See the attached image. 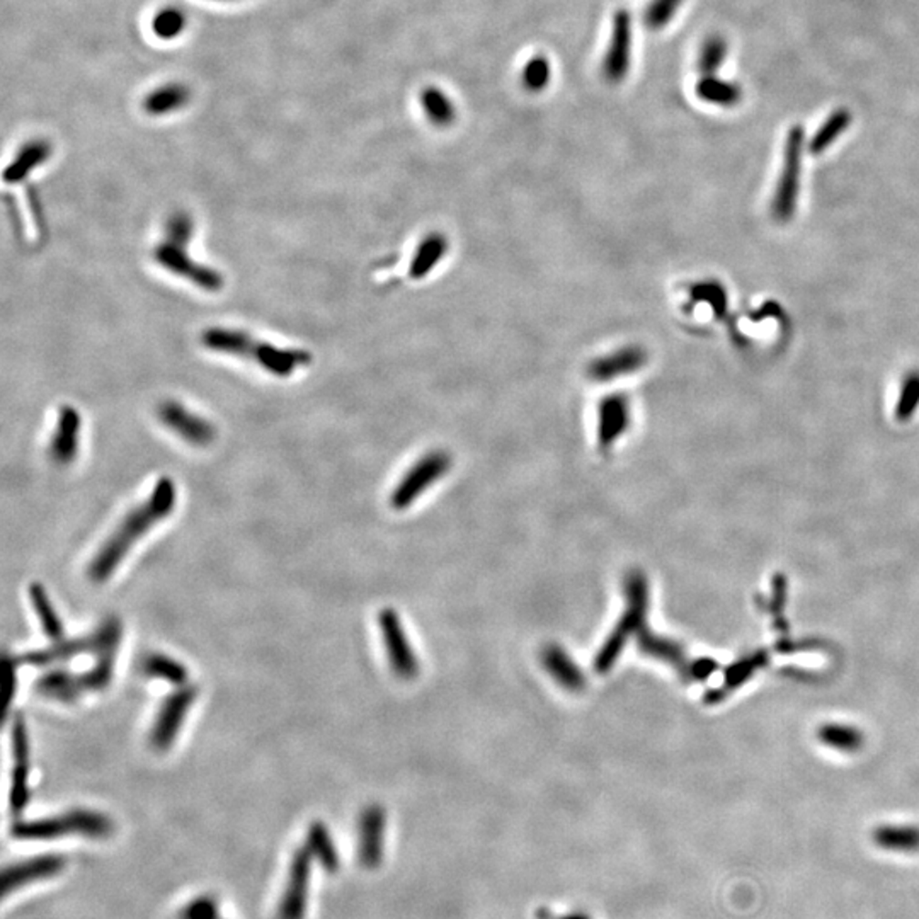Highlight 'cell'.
<instances>
[{
	"instance_id": "ab89813d",
	"label": "cell",
	"mask_w": 919,
	"mask_h": 919,
	"mask_svg": "<svg viewBox=\"0 0 919 919\" xmlns=\"http://www.w3.org/2000/svg\"><path fill=\"white\" fill-rule=\"evenodd\" d=\"M681 4H683V0H652L647 14H645V23L654 31L663 29L664 26H667L673 21Z\"/></svg>"
},
{
	"instance_id": "e0dca14e",
	"label": "cell",
	"mask_w": 919,
	"mask_h": 919,
	"mask_svg": "<svg viewBox=\"0 0 919 919\" xmlns=\"http://www.w3.org/2000/svg\"><path fill=\"white\" fill-rule=\"evenodd\" d=\"M632 60V17L626 11H618L613 17L612 39L610 48L604 58V76L618 84L622 82L630 70Z\"/></svg>"
},
{
	"instance_id": "d6986e66",
	"label": "cell",
	"mask_w": 919,
	"mask_h": 919,
	"mask_svg": "<svg viewBox=\"0 0 919 919\" xmlns=\"http://www.w3.org/2000/svg\"><path fill=\"white\" fill-rule=\"evenodd\" d=\"M39 697L55 702L74 703L86 695L80 681V673H72L64 667H53L43 673L35 683Z\"/></svg>"
},
{
	"instance_id": "9c48e42d",
	"label": "cell",
	"mask_w": 919,
	"mask_h": 919,
	"mask_svg": "<svg viewBox=\"0 0 919 919\" xmlns=\"http://www.w3.org/2000/svg\"><path fill=\"white\" fill-rule=\"evenodd\" d=\"M196 697H198L196 687L184 685L169 693L164 702L160 703L149 736L150 746L155 751L166 753L170 749V746L178 739L179 732L191 710L192 703L196 702Z\"/></svg>"
},
{
	"instance_id": "2e32d148",
	"label": "cell",
	"mask_w": 919,
	"mask_h": 919,
	"mask_svg": "<svg viewBox=\"0 0 919 919\" xmlns=\"http://www.w3.org/2000/svg\"><path fill=\"white\" fill-rule=\"evenodd\" d=\"M67 860L62 855L33 856L4 868L2 872V895L14 893L31 882L51 879L64 872Z\"/></svg>"
},
{
	"instance_id": "6da1fadb",
	"label": "cell",
	"mask_w": 919,
	"mask_h": 919,
	"mask_svg": "<svg viewBox=\"0 0 919 919\" xmlns=\"http://www.w3.org/2000/svg\"><path fill=\"white\" fill-rule=\"evenodd\" d=\"M178 490L172 479L160 477L153 485L152 494L139 508L128 512L116 526L89 565V577L94 583H104L115 574L118 565L125 561L129 550L152 530L155 524L164 521L176 508Z\"/></svg>"
},
{
	"instance_id": "d6a6232c",
	"label": "cell",
	"mask_w": 919,
	"mask_h": 919,
	"mask_svg": "<svg viewBox=\"0 0 919 919\" xmlns=\"http://www.w3.org/2000/svg\"><path fill=\"white\" fill-rule=\"evenodd\" d=\"M728 55V39L720 35H710L703 41L702 50L698 55V70L702 77L717 76L718 68L726 64Z\"/></svg>"
},
{
	"instance_id": "ee69618b",
	"label": "cell",
	"mask_w": 919,
	"mask_h": 919,
	"mask_svg": "<svg viewBox=\"0 0 919 919\" xmlns=\"http://www.w3.org/2000/svg\"><path fill=\"white\" fill-rule=\"evenodd\" d=\"M717 669V664L712 659H700L697 663H691L688 671V679H705L710 676Z\"/></svg>"
},
{
	"instance_id": "8d00e7d4",
	"label": "cell",
	"mask_w": 919,
	"mask_h": 919,
	"mask_svg": "<svg viewBox=\"0 0 919 919\" xmlns=\"http://www.w3.org/2000/svg\"><path fill=\"white\" fill-rule=\"evenodd\" d=\"M153 33L160 39H174L186 27V15L176 7H166L159 11L152 21Z\"/></svg>"
},
{
	"instance_id": "60d3db41",
	"label": "cell",
	"mask_w": 919,
	"mask_h": 919,
	"mask_svg": "<svg viewBox=\"0 0 919 919\" xmlns=\"http://www.w3.org/2000/svg\"><path fill=\"white\" fill-rule=\"evenodd\" d=\"M179 919H223L218 913V904L212 895H200L182 907Z\"/></svg>"
},
{
	"instance_id": "f1b7e54d",
	"label": "cell",
	"mask_w": 919,
	"mask_h": 919,
	"mask_svg": "<svg viewBox=\"0 0 919 919\" xmlns=\"http://www.w3.org/2000/svg\"><path fill=\"white\" fill-rule=\"evenodd\" d=\"M873 842L893 853H918L919 826H881L873 831Z\"/></svg>"
},
{
	"instance_id": "603a6c76",
	"label": "cell",
	"mask_w": 919,
	"mask_h": 919,
	"mask_svg": "<svg viewBox=\"0 0 919 919\" xmlns=\"http://www.w3.org/2000/svg\"><path fill=\"white\" fill-rule=\"evenodd\" d=\"M50 155L51 147L48 141H27L14 157L9 167L4 170V181L9 184H17L25 181L36 167L43 166Z\"/></svg>"
},
{
	"instance_id": "7c38bea8",
	"label": "cell",
	"mask_w": 919,
	"mask_h": 919,
	"mask_svg": "<svg viewBox=\"0 0 919 919\" xmlns=\"http://www.w3.org/2000/svg\"><path fill=\"white\" fill-rule=\"evenodd\" d=\"M647 365V351L637 345L622 346L589 361L586 377L593 383H610L632 377Z\"/></svg>"
},
{
	"instance_id": "bcb514c9",
	"label": "cell",
	"mask_w": 919,
	"mask_h": 919,
	"mask_svg": "<svg viewBox=\"0 0 919 919\" xmlns=\"http://www.w3.org/2000/svg\"><path fill=\"white\" fill-rule=\"evenodd\" d=\"M222 2H223V0H222Z\"/></svg>"
},
{
	"instance_id": "1f68e13d",
	"label": "cell",
	"mask_w": 919,
	"mask_h": 919,
	"mask_svg": "<svg viewBox=\"0 0 919 919\" xmlns=\"http://www.w3.org/2000/svg\"><path fill=\"white\" fill-rule=\"evenodd\" d=\"M116 656L118 647L108 649L96 656V664L90 667L89 671L80 673V681L86 693L89 691H102L111 685V679L115 676Z\"/></svg>"
},
{
	"instance_id": "836d02e7",
	"label": "cell",
	"mask_w": 919,
	"mask_h": 919,
	"mask_svg": "<svg viewBox=\"0 0 919 919\" xmlns=\"http://www.w3.org/2000/svg\"><path fill=\"white\" fill-rule=\"evenodd\" d=\"M29 773L31 761H14L11 791H9V805L14 816H21L29 804Z\"/></svg>"
},
{
	"instance_id": "3957f363",
	"label": "cell",
	"mask_w": 919,
	"mask_h": 919,
	"mask_svg": "<svg viewBox=\"0 0 919 919\" xmlns=\"http://www.w3.org/2000/svg\"><path fill=\"white\" fill-rule=\"evenodd\" d=\"M192 233L194 222L188 213L178 212L170 215L166 223V237L153 249V259L159 266L191 281L204 292H220L223 288V276L220 271L196 263L186 251L188 243H191Z\"/></svg>"
},
{
	"instance_id": "74e56055",
	"label": "cell",
	"mask_w": 919,
	"mask_h": 919,
	"mask_svg": "<svg viewBox=\"0 0 919 919\" xmlns=\"http://www.w3.org/2000/svg\"><path fill=\"white\" fill-rule=\"evenodd\" d=\"M821 740L840 751H856L862 746V734L852 728L826 726L821 728Z\"/></svg>"
},
{
	"instance_id": "8992f818",
	"label": "cell",
	"mask_w": 919,
	"mask_h": 919,
	"mask_svg": "<svg viewBox=\"0 0 919 919\" xmlns=\"http://www.w3.org/2000/svg\"><path fill=\"white\" fill-rule=\"evenodd\" d=\"M123 628L118 618H108L98 626V630L90 632L84 637L60 638L51 645L38 651H31L21 657V663L35 666V667H50L55 664H64L74 661L77 657L90 654L99 656L101 652L119 647Z\"/></svg>"
},
{
	"instance_id": "cb8c5ba5",
	"label": "cell",
	"mask_w": 919,
	"mask_h": 919,
	"mask_svg": "<svg viewBox=\"0 0 919 919\" xmlns=\"http://www.w3.org/2000/svg\"><path fill=\"white\" fill-rule=\"evenodd\" d=\"M305 846L308 848L312 858L325 872L336 873L339 870V867H341V858H339V853H337L336 842L332 840L331 831H329V828L324 822L315 821V822H312L308 826Z\"/></svg>"
},
{
	"instance_id": "30bf717a",
	"label": "cell",
	"mask_w": 919,
	"mask_h": 919,
	"mask_svg": "<svg viewBox=\"0 0 919 919\" xmlns=\"http://www.w3.org/2000/svg\"><path fill=\"white\" fill-rule=\"evenodd\" d=\"M634 421L632 400L625 394H610L601 398L596 408V439L603 453L612 448L630 431Z\"/></svg>"
},
{
	"instance_id": "7a4b0ae2",
	"label": "cell",
	"mask_w": 919,
	"mask_h": 919,
	"mask_svg": "<svg viewBox=\"0 0 919 919\" xmlns=\"http://www.w3.org/2000/svg\"><path fill=\"white\" fill-rule=\"evenodd\" d=\"M201 345L215 353L249 359L263 370L280 378H286L296 368L312 363V355L308 351L269 345L266 341H257L251 334L237 329H206L201 334Z\"/></svg>"
},
{
	"instance_id": "52a82bcc",
	"label": "cell",
	"mask_w": 919,
	"mask_h": 919,
	"mask_svg": "<svg viewBox=\"0 0 919 919\" xmlns=\"http://www.w3.org/2000/svg\"><path fill=\"white\" fill-rule=\"evenodd\" d=\"M805 129L800 125H793L787 133L783 149V167L780 172L779 184L771 201V215L779 223L790 222L799 200L802 157H804Z\"/></svg>"
},
{
	"instance_id": "d590c367",
	"label": "cell",
	"mask_w": 919,
	"mask_h": 919,
	"mask_svg": "<svg viewBox=\"0 0 919 919\" xmlns=\"http://www.w3.org/2000/svg\"><path fill=\"white\" fill-rule=\"evenodd\" d=\"M689 294L693 300L710 306L717 317H722L728 310V294H726L724 286L717 281L697 283V284H693Z\"/></svg>"
},
{
	"instance_id": "83f0119b",
	"label": "cell",
	"mask_w": 919,
	"mask_h": 919,
	"mask_svg": "<svg viewBox=\"0 0 919 919\" xmlns=\"http://www.w3.org/2000/svg\"><path fill=\"white\" fill-rule=\"evenodd\" d=\"M697 96L708 104L720 108H732L742 101V88L738 82H732L728 78L705 76L697 84Z\"/></svg>"
},
{
	"instance_id": "484cf974",
	"label": "cell",
	"mask_w": 919,
	"mask_h": 919,
	"mask_svg": "<svg viewBox=\"0 0 919 919\" xmlns=\"http://www.w3.org/2000/svg\"><path fill=\"white\" fill-rule=\"evenodd\" d=\"M27 594H29V600H31V604H33V610H35L36 616H38L43 634L50 638V640H53V642L64 638V622H62V618L58 616V613L55 610V606H53V603H51L50 596H48L45 586L39 584V583H33L29 586V589H27Z\"/></svg>"
},
{
	"instance_id": "f546056e",
	"label": "cell",
	"mask_w": 919,
	"mask_h": 919,
	"mask_svg": "<svg viewBox=\"0 0 919 919\" xmlns=\"http://www.w3.org/2000/svg\"><path fill=\"white\" fill-rule=\"evenodd\" d=\"M852 121L853 116L848 108H838L836 111H832L814 133L812 140L809 141V152L812 155L826 152L831 145L840 139V135L850 128Z\"/></svg>"
},
{
	"instance_id": "4316f807",
	"label": "cell",
	"mask_w": 919,
	"mask_h": 919,
	"mask_svg": "<svg viewBox=\"0 0 919 919\" xmlns=\"http://www.w3.org/2000/svg\"><path fill=\"white\" fill-rule=\"evenodd\" d=\"M188 101L190 89L184 84L170 82L152 90L143 101V109L152 116L170 115L186 106Z\"/></svg>"
},
{
	"instance_id": "7402d4cb",
	"label": "cell",
	"mask_w": 919,
	"mask_h": 919,
	"mask_svg": "<svg viewBox=\"0 0 919 919\" xmlns=\"http://www.w3.org/2000/svg\"><path fill=\"white\" fill-rule=\"evenodd\" d=\"M542 664L561 687L571 691H581L586 687V677L579 666L569 657L561 645L550 644L542 651Z\"/></svg>"
},
{
	"instance_id": "5b68a950",
	"label": "cell",
	"mask_w": 919,
	"mask_h": 919,
	"mask_svg": "<svg viewBox=\"0 0 919 919\" xmlns=\"http://www.w3.org/2000/svg\"><path fill=\"white\" fill-rule=\"evenodd\" d=\"M626 610L620 618L618 625L614 626L610 637L606 638L594 659V671L598 675H606L612 671L613 666L624 651L628 638L637 635L644 626L645 612L649 604V584L645 575L640 571H630L625 577Z\"/></svg>"
},
{
	"instance_id": "ba28073f",
	"label": "cell",
	"mask_w": 919,
	"mask_h": 919,
	"mask_svg": "<svg viewBox=\"0 0 919 919\" xmlns=\"http://www.w3.org/2000/svg\"><path fill=\"white\" fill-rule=\"evenodd\" d=\"M451 457L443 449H433L422 455L397 484L390 496V506L397 511L408 510L431 485L443 479L451 469Z\"/></svg>"
},
{
	"instance_id": "8fae6325",
	"label": "cell",
	"mask_w": 919,
	"mask_h": 919,
	"mask_svg": "<svg viewBox=\"0 0 919 919\" xmlns=\"http://www.w3.org/2000/svg\"><path fill=\"white\" fill-rule=\"evenodd\" d=\"M378 626L382 632L383 644L388 656V663L397 676L412 679L419 673V663L408 644L406 632L398 614L390 608L378 613Z\"/></svg>"
},
{
	"instance_id": "e575fe53",
	"label": "cell",
	"mask_w": 919,
	"mask_h": 919,
	"mask_svg": "<svg viewBox=\"0 0 919 919\" xmlns=\"http://www.w3.org/2000/svg\"><path fill=\"white\" fill-rule=\"evenodd\" d=\"M919 408V371H913L909 373L906 378H904V383H903V388H901V394H899V400L895 404V419L899 422H907L911 418H914V414L918 412Z\"/></svg>"
},
{
	"instance_id": "ffe728a7",
	"label": "cell",
	"mask_w": 919,
	"mask_h": 919,
	"mask_svg": "<svg viewBox=\"0 0 919 919\" xmlns=\"http://www.w3.org/2000/svg\"><path fill=\"white\" fill-rule=\"evenodd\" d=\"M448 251H449V245H448V239L443 233L433 232L429 235H426L414 251L410 266H408V278L414 281L426 280L434 269L443 263Z\"/></svg>"
},
{
	"instance_id": "f6af8a7d",
	"label": "cell",
	"mask_w": 919,
	"mask_h": 919,
	"mask_svg": "<svg viewBox=\"0 0 919 919\" xmlns=\"http://www.w3.org/2000/svg\"><path fill=\"white\" fill-rule=\"evenodd\" d=\"M536 919H593L586 913L583 911H573L569 914H562V916H557L553 914V911H550L549 907H540L536 909L535 913Z\"/></svg>"
},
{
	"instance_id": "d4e9b609",
	"label": "cell",
	"mask_w": 919,
	"mask_h": 919,
	"mask_svg": "<svg viewBox=\"0 0 919 919\" xmlns=\"http://www.w3.org/2000/svg\"><path fill=\"white\" fill-rule=\"evenodd\" d=\"M140 669L145 676L166 681L174 688L188 685V679H190V673L184 664L179 663L178 659H174L167 654H160V652L147 654L141 659Z\"/></svg>"
},
{
	"instance_id": "4dcf8cb0",
	"label": "cell",
	"mask_w": 919,
	"mask_h": 919,
	"mask_svg": "<svg viewBox=\"0 0 919 919\" xmlns=\"http://www.w3.org/2000/svg\"><path fill=\"white\" fill-rule=\"evenodd\" d=\"M421 104L424 113L436 127H449L457 118L455 104L438 88H428L424 90L421 94Z\"/></svg>"
},
{
	"instance_id": "44dd1931",
	"label": "cell",
	"mask_w": 919,
	"mask_h": 919,
	"mask_svg": "<svg viewBox=\"0 0 919 919\" xmlns=\"http://www.w3.org/2000/svg\"><path fill=\"white\" fill-rule=\"evenodd\" d=\"M635 637H637L638 651L645 654V656H651V657H656L659 661L675 666L683 676L688 677L689 666L691 664L688 663L683 647L679 644H676L675 640L659 637V635L652 634L651 630L645 625L640 628V632H638Z\"/></svg>"
},
{
	"instance_id": "b9f144b4",
	"label": "cell",
	"mask_w": 919,
	"mask_h": 919,
	"mask_svg": "<svg viewBox=\"0 0 919 919\" xmlns=\"http://www.w3.org/2000/svg\"><path fill=\"white\" fill-rule=\"evenodd\" d=\"M11 739H13L14 761H31L27 728H26L25 720L21 717L14 718Z\"/></svg>"
},
{
	"instance_id": "ac0fdd59",
	"label": "cell",
	"mask_w": 919,
	"mask_h": 919,
	"mask_svg": "<svg viewBox=\"0 0 919 919\" xmlns=\"http://www.w3.org/2000/svg\"><path fill=\"white\" fill-rule=\"evenodd\" d=\"M82 428L80 414L74 406H62L50 439V457L58 465H68L78 453V434Z\"/></svg>"
},
{
	"instance_id": "7bdbcfd3",
	"label": "cell",
	"mask_w": 919,
	"mask_h": 919,
	"mask_svg": "<svg viewBox=\"0 0 919 919\" xmlns=\"http://www.w3.org/2000/svg\"><path fill=\"white\" fill-rule=\"evenodd\" d=\"M5 673H7V688H5V695H7V707H11L14 698H15V689H17V664L14 661V657H5Z\"/></svg>"
},
{
	"instance_id": "4fadbf2b",
	"label": "cell",
	"mask_w": 919,
	"mask_h": 919,
	"mask_svg": "<svg viewBox=\"0 0 919 919\" xmlns=\"http://www.w3.org/2000/svg\"><path fill=\"white\" fill-rule=\"evenodd\" d=\"M157 414L167 429L194 447H208L217 438L215 426L212 422L194 414L176 400H167L160 404Z\"/></svg>"
},
{
	"instance_id": "277c9868",
	"label": "cell",
	"mask_w": 919,
	"mask_h": 919,
	"mask_svg": "<svg viewBox=\"0 0 919 919\" xmlns=\"http://www.w3.org/2000/svg\"><path fill=\"white\" fill-rule=\"evenodd\" d=\"M113 832V819L92 809H72L60 816L17 821L11 830L13 838L21 842H48L64 836L106 840Z\"/></svg>"
},
{
	"instance_id": "5bb4252c",
	"label": "cell",
	"mask_w": 919,
	"mask_h": 919,
	"mask_svg": "<svg viewBox=\"0 0 919 919\" xmlns=\"http://www.w3.org/2000/svg\"><path fill=\"white\" fill-rule=\"evenodd\" d=\"M312 860L314 858L306 846H302L294 852L276 919H305Z\"/></svg>"
},
{
	"instance_id": "9a60e30c",
	"label": "cell",
	"mask_w": 919,
	"mask_h": 919,
	"mask_svg": "<svg viewBox=\"0 0 919 919\" xmlns=\"http://www.w3.org/2000/svg\"><path fill=\"white\" fill-rule=\"evenodd\" d=\"M385 830L387 814L382 805L365 807L357 821V858L365 868L382 865L385 855Z\"/></svg>"
},
{
	"instance_id": "f35d334b",
	"label": "cell",
	"mask_w": 919,
	"mask_h": 919,
	"mask_svg": "<svg viewBox=\"0 0 919 919\" xmlns=\"http://www.w3.org/2000/svg\"><path fill=\"white\" fill-rule=\"evenodd\" d=\"M550 64L545 57L532 58L523 70L524 88L532 92H540L549 86Z\"/></svg>"
}]
</instances>
